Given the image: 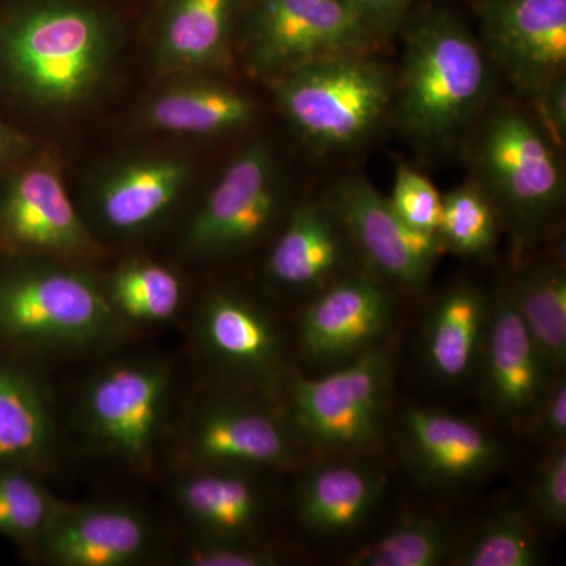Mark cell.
Here are the masks:
<instances>
[{
    "label": "cell",
    "instance_id": "1",
    "mask_svg": "<svg viewBox=\"0 0 566 566\" xmlns=\"http://www.w3.org/2000/svg\"><path fill=\"white\" fill-rule=\"evenodd\" d=\"M109 18L81 0H31L0 24V66L29 102L70 109L87 102L114 62Z\"/></svg>",
    "mask_w": 566,
    "mask_h": 566
},
{
    "label": "cell",
    "instance_id": "2",
    "mask_svg": "<svg viewBox=\"0 0 566 566\" xmlns=\"http://www.w3.org/2000/svg\"><path fill=\"white\" fill-rule=\"evenodd\" d=\"M490 63L455 14L428 10L409 25L395 118L406 134L439 142L455 134L485 102Z\"/></svg>",
    "mask_w": 566,
    "mask_h": 566
},
{
    "label": "cell",
    "instance_id": "3",
    "mask_svg": "<svg viewBox=\"0 0 566 566\" xmlns=\"http://www.w3.org/2000/svg\"><path fill=\"white\" fill-rule=\"evenodd\" d=\"M294 129L319 151L359 147L394 104L395 80L370 54L322 59L273 80Z\"/></svg>",
    "mask_w": 566,
    "mask_h": 566
},
{
    "label": "cell",
    "instance_id": "4",
    "mask_svg": "<svg viewBox=\"0 0 566 566\" xmlns=\"http://www.w3.org/2000/svg\"><path fill=\"white\" fill-rule=\"evenodd\" d=\"M125 319L87 274L57 264L0 281V337L28 348H88L122 333Z\"/></svg>",
    "mask_w": 566,
    "mask_h": 566
},
{
    "label": "cell",
    "instance_id": "5",
    "mask_svg": "<svg viewBox=\"0 0 566 566\" xmlns=\"http://www.w3.org/2000/svg\"><path fill=\"white\" fill-rule=\"evenodd\" d=\"M392 359L382 346L318 378L290 381V427L324 457H356L376 446L385 427Z\"/></svg>",
    "mask_w": 566,
    "mask_h": 566
},
{
    "label": "cell",
    "instance_id": "6",
    "mask_svg": "<svg viewBox=\"0 0 566 566\" xmlns=\"http://www.w3.org/2000/svg\"><path fill=\"white\" fill-rule=\"evenodd\" d=\"M385 35L338 0H251L245 61L273 81L322 59L371 54Z\"/></svg>",
    "mask_w": 566,
    "mask_h": 566
},
{
    "label": "cell",
    "instance_id": "7",
    "mask_svg": "<svg viewBox=\"0 0 566 566\" xmlns=\"http://www.w3.org/2000/svg\"><path fill=\"white\" fill-rule=\"evenodd\" d=\"M172 371L163 363L115 365L88 382L82 422L93 444L134 469L151 464L167 412Z\"/></svg>",
    "mask_w": 566,
    "mask_h": 566
},
{
    "label": "cell",
    "instance_id": "8",
    "mask_svg": "<svg viewBox=\"0 0 566 566\" xmlns=\"http://www.w3.org/2000/svg\"><path fill=\"white\" fill-rule=\"evenodd\" d=\"M476 163L495 199L521 222L545 218L564 199V170L553 142L520 112H499L488 122Z\"/></svg>",
    "mask_w": 566,
    "mask_h": 566
},
{
    "label": "cell",
    "instance_id": "9",
    "mask_svg": "<svg viewBox=\"0 0 566 566\" xmlns=\"http://www.w3.org/2000/svg\"><path fill=\"white\" fill-rule=\"evenodd\" d=\"M349 244L368 264L371 275L406 290L427 285L442 243L438 234L416 232L390 207L389 199L360 177L334 186L326 202Z\"/></svg>",
    "mask_w": 566,
    "mask_h": 566
},
{
    "label": "cell",
    "instance_id": "10",
    "mask_svg": "<svg viewBox=\"0 0 566 566\" xmlns=\"http://www.w3.org/2000/svg\"><path fill=\"white\" fill-rule=\"evenodd\" d=\"M281 207L277 166L264 144L238 153L186 232V248L203 256L243 251L268 232Z\"/></svg>",
    "mask_w": 566,
    "mask_h": 566
},
{
    "label": "cell",
    "instance_id": "11",
    "mask_svg": "<svg viewBox=\"0 0 566 566\" xmlns=\"http://www.w3.org/2000/svg\"><path fill=\"white\" fill-rule=\"evenodd\" d=\"M483 48L535 99L566 70V0H483Z\"/></svg>",
    "mask_w": 566,
    "mask_h": 566
},
{
    "label": "cell",
    "instance_id": "12",
    "mask_svg": "<svg viewBox=\"0 0 566 566\" xmlns=\"http://www.w3.org/2000/svg\"><path fill=\"white\" fill-rule=\"evenodd\" d=\"M394 315V294L381 279L337 277L318 290L301 315V352L308 363L333 370L381 346Z\"/></svg>",
    "mask_w": 566,
    "mask_h": 566
},
{
    "label": "cell",
    "instance_id": "13",
    "mask_svg": "<svg viewBox=\"0 0 566 566\" xmlns=\"http://www.w3.org/2000/svg\"><path fill=\"white\" fill-rule=\"evenodd\" d=\"M0 232L22 251L91 259L99 248L77 214L57 169L39 163L11 178L0 199Z\"/></svg>",
    "mask_w": 566,
    "mask_h": 566
},
{
    "label": "cell",
    "instance_id": "14",
    "mask_svg": "<svg viewBox=\"0 0 566 566\" xmlns=\"http://www.w3.org/2000/svg\"><path fill=\"white\" fill-rule=\"evenodd\" d=\"M193 468L286 469L300 460L290 423L260 406L218 401L197 415L186 439Z\"/></svg>",
    "mask_w": 566,
    "mask_h": 566
},
{
    "label": "cell",
    "instance_id": "15",
    "mask_svg": "<svg viewBox=\"0 0 566 566\" xmlns=\"http://www.w3.org/2000/svg\"><path fill=\"white\" fill-rule=\"evenodd\" d=\"M476 371L482 375L488 406L509 427H527L556 376L551 374L505 289L491 301Z\"/></svg>",
    "mask_w": 566,
    "mask_h": 566
},
{
    "label": "cell",
    "instance_id": "16",
    "mask_svg": "<svg viewBox=\"0 0 566 566\" xmlns=\"http://www.w3.org/2000/svg\"><path fill=\"white\" fill-rule=\"evenodd\" d=\"M401 442L412 471L431 486L475 482L504 460L502 446L482 424L436 409H406Z\"/></svg>",
    "mask_w": 566,
    "mask_h": 566
},
{
    "label": "cell",
    "instance_id": "17",
    "mask_svg": "<svg viewBox=\"0 0 566 566\" xmlns=\"http://www.w3.org/2000/svg\"><path fill=\"white\" fill-rule=\"evenodd\" d=\"M36 543L55 565L125 566L148 553L153 528L132 506L59 504Z\"/></svg>",
    "mask_w": 566,
    "mask_h": 566
},
{
    "label": "cell",
    "instance_id": "18",
    "mask_svg": "<svg viewBox=\"0 0 566 566\" xmlns=\"http://www.w3.org/2000/svg\"><path fill=\"white\" fill-rule=\"evenodd\" d=\"M203 352L227 371L249 379H270L282 364L277 324L266 311L241 294L208 297L199 316Z\"/></svg>",
    "mask_w": 566,
    "mask_h": 566
},
{
    "label": "cell",
    "instance_id": "19",
    "mask_svg": "<svg viewBox=\"0 0 566 566\" xmlns=\"http://www.w3.org/2000/svg\"><path fill=\"white\" fill-rule=\"evenodd\" d=\"M253 471L196 468L175 486L182 516L208 542H256L266 516V494Z\"/></svg>",
    "mask_w": 566,
    "mask_h": 566
},
{
    "label": "cell",
    "instance_id": "20",
    "mask_svg": "<svg viewBox=\"0 0 566 566\" xmlns=\"http://www.w3.org/2000/svg\"><path fill=\"white\" fill-rule=\"evenodd\" d=\"M491 301L468 282L455 283L436 297L422 331L423 364L436 381L460 386L476 374Z\"/></svg>",
    "mask_w": 566,
    "mask_h": 566
},
{
    "label": "cell",
    "instance_id": "21",
    "mask_svg": "<svg viewBox=\"0 0 566 566\" xmlns=\"http://www.w3.org/2000/svg\"><path fill=\"white\" fill-rule=\"evenodd\" d=\"M238 0H167L153 55L166 73H199L229 59Z\"/></svg>",
    "mask_w": 566,
    "mask_h": 566
},
{
    "label": "cell",
    "instance_id": "22",
    "mask_svg": "<svg viewBox=\"0 0 566 566\" xmlns=\"http://www.w3.org/2000/svg\"><path fill=\"white\" fill-rule=\"evenodd\" d=\"M191 166L180 158L126 163L96 191V214L111 232L133 234L158 222L185 191Z\"/></svg>",
    "mask_w": 566,
    "mask_h": 566
},
{
    "label": "cell",
    "instance_id": "23",
    "mask_svg": "<svg viewBox=\"0 0 566 566\" xmlns=\"http://www.w3.org/2000/svg\"><path fill=\"white\" fill-rule=\"evenodd\" d=\"M348 238L326 203H304L290 216L266 262V274L292 290H322L340 277Z\"/></svg>",
    "mask_w": 566,
    "mask_h": 566
},
{
    "label": "cell",
    "instance_id": "24",
    "mask_svg": "<svg viewBox=\"0 0 566 566\" xmlns=\"http://www.w3.org/2000/svg\"><path fill=\"white\" fill-rule=\"evenodd\" d=\"M385 479L353 461H327L312 469L297 493L301 524L318 535H344L375 512Z\"/></svg>",
    "mask_w": 566,
    "mask_h": 566
},
{
    "label": "cell",
    "instance_id": "25",
    "mask_svg": "<svg viewBox=\"0 0 566 566\" xmlns=\"http://www.w3.org/2000/svg\"><path fill=\"white\" fill-rule=\"evenodd\" d=\"M255 103L232 85L185 81L169 85L145 104L142 122L153 132L219 136L252 122Z\"/></svg>",
    "mask_w": 566,
    "mask_h": 566
},
{
    "label": "cell",
    "instance_id": "26",
    "mask_svg": "<svg viewBox=\"0 0 566 566\" xmlns=\"http://www.w3.org/2000/svg\"><path fill=\"white\" fill-rule=\"evenodd\" d=\"M54 447V416L43 387L28 371L0 364V469L41 465Z\"/></svg>",
    "mask_w": 566,
    "mask_h": 566
},
{
    "label": "cell",
    "instance_id": "27",
    "mask_svg": "<svg viewBox=\"0 0 566 566\" xmlns=\"http://www.w3.org/2000/svg\"><path fill=\"white\" fill-rule=\"evenodd\" d=\"M510 300L526 324L551 374H564L566 364V273L560 263L539 264L517 275Z\"/></svg>",
    "mask_w": 566,
    "mask_h": 566
},
{
    "label": "cell",
    "instance_id": "28",
    "mask_svg": "<svg viewBox=\"0 0 566 566\" xmlns=\"http://www.w3.org/2000/svg\"><path fill=\"white\" fill-rule=\"evenodd\" d=\"M455 553V532L444 517L415 515L345 558L349 566H438Z\"/></svg>",
    "mask_w": 566,
    "mask_h": 566
},
{
    "label": "cell",
    "instance_id": "29",
    "mask_svg": "<svg viewBox=\"0 0 566 566\" xmlns=\"http://www.w3.org/2000/svg\"><path fill=\"white\" fill-rule=\"evenodd\" d=\"M104 292L123 319L140 323L167 322L177 314L182 300L178 275L145 260L123 264Z\"/></svg>",
    "mask_w": 566,
    "mask_h": 566
},
{
    "label": "cell",
    "instance_id": "30",
    "mask_svg": "<svg viewBox=\"0 0 566 566\" xmlns=\"http://www.w3.org/2000/svg\"><path fill=\"white\" fill-rule=\"evenodd\" d=\"M499 218L483 186L465 182L442 196L438 238L442 248L463 256H483L497 243Z\"/></svg>",
    "mask_w": 566,
    "mask_h": 566
},
{
    "label": "cell",
    "instance_id": "31",
    "mask_svg": "<svg viewBox=\"0 0 566 566\" xmlns=\"http://www.w3.org/2000/svg\"><path fill=\"white\" fill-rule=\"evenodd\" d=\"M453 560L461 566H534L539 562L534 523L523 510L506 506L476 528Z\"/></svg>",
    "mask_w": 566,
    "mask_h": 566
},
{
    "label": "cell",
    "instance_id": "32",
    "mask_svg": "<svg viewBox=\"0 0 566 566\" xmlns=\"http://www.w3.org/2000/svg\"><path fill=\"white\" fill-rule=\"evenodd\" d=\"M59 502L24 469H0V535L36 543Z\"/></svg>",
    "mask_w": 566,
    "mask_h": 566
},
{
    "label": "cell",
    "instance_id": "33",
    "mask_svg": "<svg viewBox=\"0 0 566 566\" xmlns=\"http://www.w3.org/2000/svg\"><path fill=\"white\" fill-rule=\"evenodd\" d=\"M395 214L416 232L438 234L441 219L442 196L433 182L416 172L411 167L400 164L392 196L387 197Z\"/></svg>",
    "mask_w": 566,
    "mask_h": 566
},
{
    "label": "cell",
    "instance_id": "34",
    "mask_svg": "<svg viewBox=\"0 0 566 566\" xmlns=\"http://www.w3.org/2000/svg\"><path fill=\"white\" fill-rule=\"evenodd\" d=\"M532 513L542 526H566V447L547 449L536 468L531 490Z\"/></svg>",
    "mask_w": 566,
    "mask_h": 566
},
{
    "label": "cell",
    "instance_id": "35",
    "mask_svg": "<svg viewBox=\"0 0 566 566\" xmlns=\"http://www.w3.org/2000/svg\"><path fill=\"white\" fill-rule=\"evenodd\" d=\"M182 564L191 566H273L279 557L259 542H208L189 547Z\"/></svg>",
    "mask_w": 566,
    "mask_h": 566
},
{
    "label": "cell",
    "instance_id": "36",
    "mask_svg": "<svg viewBox=\"0 0 566 566\" xmlns=\"http://www.w3.org/2000/svg\"><path fill=\"white\" fill-rule=\"evenodd\" d=\"M535 438L547 449L566 447V379L558 374L551 379L545 395L536 405L531 422L527 424Z\"/></svg>",
    "mask_w": 566,
    "mask_h": 566
},
{
    "label": "cell",
    "instance_id": "37",
    "mask_svg": "<svg viewBox=\"0 0 566 566\" xmlns=\"http://www.w3.org/2000/svg\"><path fill=\"white\" fill-rule=\"evenodd\" d=\"M539 115L549 128L551 137L564 144L566 136V81L565 76L554 81L535 98Z\"/></svg>",
    "mask_w": 566,
    "mask_h": 566
},
{
    "label": "cell",
    "instance_id": "38",
    "mask_svg": "<svg viewBox=\"0 0 566 566\" xmlns=\"http://www.w3.org/2000/svg\"><path fill=\"white\" fill-rule=\"evenodd\" d=\"M368 22L387 32L405 17L411 0H338Z\"/></svg>",
    "mask_w": 566,
    "mask_h": 566
},
{
    "label": "cell",
    "instance_id": "39",
    "mask_svg": "<svg viewBox=\"0 0 566 566\" xmlns=\"http://www.w3.org/2000/svg\"><path fill=\"white\" fill-rule=\"evenodd\" d=\"M7 147H9V134H7L6 128H3L2 123H0V158H2Z\"/></svg>",
    "mask_w": 566,
    "mask_h": 566
}]
</instances>
